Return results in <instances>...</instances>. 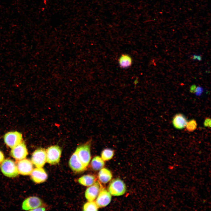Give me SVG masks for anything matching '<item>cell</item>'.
<instances>
[{
	"mask_svg": "<svg viewBox=\"0 0 211 211\" xmlns=\"http://www.w3.org/2000/svg\"><path fill=\"white\" fill-rule=\"evenodd\" d=\"M62 153L61 148L58 145L51 146L46 150V162L51 165L58 164Z\"/></svg>",
	"mask_w": 211,
	"mask_h": 211,
	"instance_id": "cell-4",
	"label": "cell"
},
{
	"mask_svg": "<svg viewBox=\"0 0 211 211\" xmlns=\"http://www.w3.org/2000/svg\"><path fill=\"white\" fill-rule=\"evenodd\" d=\"M69 163L72 170L76 173L84 171L87 168L80 161L75 151L71 157Z\"/></svg>",
	"mask_w": 211,
	"mask_h": 211,
	"instance_id": "cell-13",
	"label": "cell"
},
{
	"mask_svg": "<svg viewBox=\"0 0 211 211\" xmlns=\"http://www.w3.org/2000/svg\"><path fill=\"white\" fill-rule=\"evenodd\" d=\"M10 154L11 156L17 161L25 158L28 154V152L24 142L23 141L12 148Z\"/></svg>",
	"mask_w": 211,
	"mask_h": 211,
	"instance_id": "cell-7",
	"label": "cell"
},
{
	"mask_svg": "<svg viewBox=\"0 0 211 211\" xmlns=\"http://www.w3.org/2000/svg\"><path fill=\"white\" fill-rule=\"evenodd\" d=\"M105 165L104 161L99 156L94 157L91 163L92 169L95 171L100 170L103 168Z\"/></svg>",
	"mask_w": 211,
	"mask_h": 211,
	"instance_id": "cell-17",
	"label": "cell"
},
{
	"mask_svg": "<svg viewBox=\"0 0 211 211\" xmlns=\"http://www.w3.org/2000/svg\"><path fill=\"white\" fill-rule=\"evenodd\" d=\"M78 181L81 185L86 186H90L96 182V178L93 175L88 174L81 177Z\"/></svg>",
	"mask_w": 211,
	"mask_h": 211,
	"instance_id": "cell-16",
	"label": "cell"
},
{
	"mask_svg": "<svg viewBox=\"0 0 211 211\" xmlns=\"http://www.w3.org/2000/svg\"><path fill=\"white\" fill-rule=\"evenodd\" d=\"M31 161L36 167H42L46 162V150L40 148L35 150L33 153Z\"/></svg>",
	"mask_w": 211,
	"mask_h": 211,
	"instance_id": "cell-6",
	"label": "cell"
},
{
	"mask_svg": "<svg viewBox=\"0 0 211 211\" xmlns=\"http://www.w3.org/2000/svg\"><path fill=\"white\" fill-rule=\"evenodd\" d=\"M45 208L44 207H38L36 209H35L33 210V211H44L45 210Z\"/></svg>",
	"mask_w": 211,
	"mask_h": 211,
	"instance_id": "cell-26",
	"label": "cell"
},
{
	"mask_svg": "<svg viewBox=\"0 0 211 211\" xmlns=\"http://www.w3.org/2000/svg\"><path fill=\"white\" fill-rule=\"evenodd\" d=\"M4 159V156L3 153L0 150V164Z\"/></svg>",
	"mask_w": 211,
	"mask_h": 211,
	"instance_id": "cell-25",
	"label": "cell"
},
{
	"mask_svg": "<svg viewBox=\"0 0 211 211\" xmlns=\"http://www.w3.org/2000/svg\"><path fill=\"white\" fill-rule=\"evenodd\" d=\"M0 168L3 174L8 177H15L19 174L16 165L11 159L4 160L0 164Z\"/></svg>",
	"mask_w": 211,
	"mask_h": 211,
	"instance_id": "cell-2",
	"label": "cell"
},
{
	"mask_svg": "<svg viewBox=\"0 0 211 211\" xmlns=\"http://www.w3.org/2000/svg\"><path fill=\"white\" fill-rule=\"evenodd\" d=\"M203 91V89L202 87L198 86L196 87L195 93L196 96H200L201 95Z\"/></svg>",
	"mask_w": 211,
	"mask_h": 211,
	"instance_id": "cell-22",
	"label": "cell"
},
{
	"mask_svg": "<svg viewBox=\"0 0 211 211\" xmlns=\"http://www.w3.org/2000/svg\"><path fill=\"white\" fill-rule=\"evenodd\" d=\"M197 55H197L195 54L193 55V56L192 57L191 59L193 60H196V59H197Z\"/></svg>",
	"mask_w": 211,
	"mask_h": 211,
	"instance_id": "cell-27",
	"label": "cell"
},
{
	"mask_svg": "<svg viewBox=\"0 0 211 211\" xmlns=\"http://www.w3.org/2000/svg\"><path fill=\"white\" fill-rule=\"evenodd\" d=\"M196 88V86L195 85L193 84L192 85L190 88V92L192 93H195Z\"/></svg>",
	"mask_w": 211,
	"mask_h": 211,
	"instance_id": "cell-24",
	"label": "cell"
},
{
	"mask_svg": "<svg viewBox=\"0 0 211 211\" xmlns=\"http://www.w3.org/2000/svg\"><path fill=\"white\" fill-rule=\"evenodd\" d=\"M111 200V194L108 191L102 187L96 201L98 208L106 206L110 202Z\"/></svg>",
	"mask_w": 211,
	"mask_h": 211,
	"instance_id": "cell-9",
	"label": "cell"
},
{
	"mask_svg": "<svg viewBox=\"0 0 211 211\" xmlns=\"http://www.w3.org/2000/svg\"><path fill=\"white\" fill-rule=\"evenodd\" d=\"M3 137L5 144L11 149L23 141L22 134L17 131L8 132L4 135Z\"/></svg>",
	"mask_w": 211,
	"mask_h": 211,
	"instance_id": "cell-5",
	"label": "cell"
},
{
	"mask_svg": "<svg viewBox=\"0 0 211 211\" xmlns=\"http://www.w3.org/2000/svg\"><path fill=\"white\" fill-rule=\"evenodd\" d=\"M95 201H88L84 204L83 207L84 211H97L98 208Z\"/></svg>",
	"mask_w": 211,
	"mask_h": 211,
	"instance_id": "cell-20",
	"label": "cell"
},
{
	"mask_svg": "<svg viewBox=\"0 0 211 211\" xmlns=\"http://www.w3.org/2000/svg\"><path fill=\"white\" fill-rule=\"evenodd\" d=\"M186 127L188 131L189 132L193 131L197 127V123L196 120L193 119L188 122Z\"/></svg>",
	"mask_w": 211,
	"mask_h": 211,
	"instance_id": "cell-21",
	"label": "cell"
},
{
	"mask_svg": "<svg viewBox=\"0 0 211 211\" xmlns=\"http://www.w3.org/2000/svg\"><path fill=\"white\" fill-rule=\"evenodd\" d=\"M114 154V151L110 148H106L101 152V157L104 161L110 160L112 158Z\"/></svg>",
	"mask_w": 211,
	"mask_h": 211,
	"instance_id": "cell-19",
	"label": "cell"
},
{
	"mask_svg": "<svg viewBox=\"0 0 211 211\" xmlns=\"http://www.w3.org/2000/svg\"><path fill=\"white\" fill-rule=\"evenodd\" d=\"M204 125L205 127H210L211 119L210 118H206L204 121Z\"/></svg>",
	"mask_w": 211,
	"mask_h": 211,
	"instance_id": "cell-23",
	"label": "cell"
},
{
	"mask_svg": "<svg viewBox=\"0 0 211 211\" xmlns=\"http://www.w3.org/2000/svg\"><path fill=\"white\" fill-rule=\"evenodd\" d=\"M16 166L19 173L23 176L30 175L33 169L31 161L25 158L18 161Z\"/></svg>",
	"mask_w": 211,
	"mask_h": 211,
	"instance_id": "cell-8",
	"label": "cell"
},
{
	"mask_svg": "<svg viewBox=\"0 0 211 211\" xmlns=\"http://www.w3.org/2000/svg\"><path fill=\"white\" fill-rule=\"evenodd\" d=\"M32 180L37 183L45 181L47 178V175L42 167H36L33 169L30 174Z\"/></svg>",
	"mask_w": 211,
	"mask_h": 211,
	"instance_id": "cell-12",
	"label": "cell"
},
{
	"mask_svg": "<svg viewBox=\"0 0 211 211\" xmlns=\"http://www.w3.org/2000/svg\"><path fill=\"white\" fill-rule=\"evenodd\" d=\"M188 121L186 117L181 113L175 115L172 119V124L173 126L178 129H182L186 126Z\"/></svg>",
	"mask_w": 211,
	"mask_h": 211,
	"instance_id": "cell-14",
	"label": "cell"
},
{
	"mask_svg": "<svg viewBox=\"0 0 211 211\" xmlns=\"http://www.w3.org/2000/svg\"><path fill=\"white\" fill-rule=\"evenodd\" d=\"M91 140H90L76 149V152L78 158L83 165L88 166L91 159L90 151Z\"/></svg>",
	"mask_w": 211,
	"mask_h": 211,
	"instance_id": "cell-1",
	"label": "cell"
},
{
	"mask_svg": "<svg viewBox=\"0 0 211 211\" xmlns=\"http://www.w3.org/2000/svg\"><path fill=\"white\" fill-rule=\"evenodd\" d=\"M98 178L99 181L103 183H106L111 179L112 175L108 169L103 168L100 170L98 173Z\"/></svg>",
	"mask_w": 211,
	"mask_h": 211,
	"instance_id": "cell-15",
	"label": "cell"
},
{
	"mask_svg": "<svg viewBox=\"0 0 211 211\" xmlns=\"http://www.w3.org/2000/svg\"><path fill=\"white\" fill-rule=\"evenodd\" d=\"M197 59L198 61H201L202 60V58L201 56L200 55H198Z\"/></svg>",
	"mask_w": 211,
	"mask_h": 211,
	"instance_id": "cell-28",
	"label": "cell"
},
{
	"mask_svg": "<svg viewBox=\"0 0 211 211\" xmlns=\"http://www.w3.org/2000/svg\"><path fill=\"white\" fill-rule=\"evenodd\" d=\"M42 200L36 196L30 197L26 198L23 202L22 207L23 210H32L42 205Z\"/></svg>",
	"mask_w": 211,
	"mask_h": 211,
	"instance_id": "cell-10",
	"label": "cell"
},
{
	"mask_svg": "<svg viewBox=\"0 0 211 211\" xmlns=\"http://www.w3.org/2000/svg\"><path fill=\"white\" fill-rule=\"evenodd\" d=\"M120 67L123 68L130 67L132 64L131 57L127 54H123L120 57L118 60Z\"/></svg>",
	"mask_w": 211,
	"mask_h": 211,
	"instance_id": "cell-18",
	"label": "cell"
},
{
	"mask_svg": "<svg viewBox=\"0 0 211 211\" xmlns=\"http://www.w3.org/2000/svg\"><path fill=\"white\" fill-rule=\"evenodd\" d=\"M99 181H96L86 189L85 196L88 201H94L98 196L102 187Z\"/></svg>",
	"mask_w": 211,
	"mask_h": 211,
	"instance_id": "cell-11",
	"label": "cell"
},
{
	"mask_svg": "<svg viewBox=\"0 0 211 211\" xmlns=\"http://www.w3.org/2000/svg\"><path fill=\"white\" fill-rule=\"evenodd\" d=\"M126 190V187L124 182L121 179L117 178L112 180L108 187V191L111 195L120 196L124 194Z\"/></svg>",
	"mask_w": 211,
	"mask_h": 211,
	"instance_id": "cell-3",
	"label": "cell"
}]
</instances>
